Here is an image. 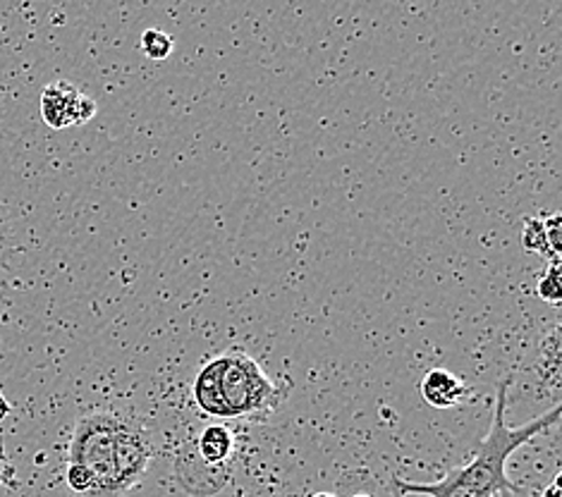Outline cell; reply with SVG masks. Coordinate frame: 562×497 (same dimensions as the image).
<instances>
[{
    "instance_id": "cell-2",
    "label": "cell",
    "mask_w": 562,
    "mask_h": 497,
    "mask_svg": "<svg viewBox=\"0 0 562 497\" xmlns=\"http://www.w3.org/2000/svg\"><path fill=\"white\" fill-rule=\"evenodd\" d=\"M216 364L223 421H269L285 405L290 383L271 381L257 364V359H251L245 349H227L216 357Z\"/></svg>"
},
{
    "instance_id": "cell-4",
    "label": "cell",
    "mask_w": 562,
    "mask_h": 497,
    "mask_svg": "<svg viewBox=\"0 0 562 497\" xmlns=\"http://www.w3.org/2000/svg\"><path fill=\"white\" fill-rule=\"evenodd\" d=\"M97 115V101L68 82H53L42 91V117L50 129L85 125Z\"/></svg>"
},
{
    "instance_id": "cell-5",
    "label": "cell",
    "mask_w": 562,
    "mask_h": 497,
    "mask_svg": "<svg viewBox=\"0 0 562 497\" xmlns=\"http://www.w3.org/2000/svg\"><path fill=\"white\" fill-rule=\"evenodd\" d=\"M194 450L199 460H202V464L213 468V472L231 474V464L235 454V436L231 428L223 423H213L204 428V433L194 442Z\"/></svg>"
},
{
    "instance_id": "cell-1",
    "label": "cell",
    "mask_w": 562,
    "mask_h": 497,
    "mask_svg": "<svg viewBox=\"0 0 562 497\" xmlns=\"http://www.w3.org/2000/svg\"><path fill=\"white\" fill-rule=\"evenodd\" d=\"M513 375L498 383V395H495V409L488 436L481 440L474 456L462 466H454L434 483H417L407 478H393V488L400 497L424 495V497H498V495H517L519 488L507 476V462L513 452L527 445L531 438L553 428L560 419V405L531 419L529 423L510 428L505 421L507 416V389H510Z\"/></svg>"
},
{
    "instance_id": "cell-14",
    "label": "cell",
    "mask_w": 562,
    "mask_h": 497,
    "mask_svg": "<svg viewBox=\"0 0 562 497\" xmlns=\"http://www.w3.org/2000/svg\"><path fill=\"white\" fill-rule=\"evenodd\" d=\"M541 497H560V481H553L551 486H548V490H546Z\"/></svg>"
},
{
    "instance_id": "cell-13",
    "label": "cell",
    "mask_w": 562,
    "mask_h": 497,
    "mask_svg": "<svg viewBox=\"0 0 562 497\" xmlns=\"http://www.w3.org/2000/svg\"><path fill=\"white\" fill-rule=\"evenodd\" d=\"M8 247V221H5V213L0 208V253L5 251Z\"/></svg>"
},
{
    "instance_id": "cell-11",
    "label": "cell",
    "mask_w": 562,
    "mask_h": 497,
    "mask_svg": "<svg viewBox=\"0 0 562 497\" xmlns=\"http://www.w3.org/2000/svg\"><path fill=\"white\" fill-rule=\"evenodd\" d=\"M543 225H546V235H548V241H551V249L560 257V216L558 213H553V216H541Z\"/></svg>"
},
{
    "instance_id": "cell-12",
    "label": "cell",
    "mask_w": 562,
    "mask_h": 497,
    "mask_svg": "<svg viewBox=\"0 0 562 497\" xmlns=\"http://www.w3.org/2000/svg\"><path fill=\"white\" fill-rule=\"evenodd\" d=\"M12 478H15V468H12L3 456H0V486H5V483H10L12 486Z\"/></svg>"
},
{
    "instance_id": "cell-16",
    "label": "cell",
    "mask_w": 562,
    "mask_h": 497,
    "mask_svg": "<svg viewBox=\"0 0 562 497\" xmlns=\"http://www.w3.org/2000/svg\"><path fill=\"white\" fill-rule=\"evenodd\" d=\"M310 497H338V495H333V493H314Z\"/></svg>"
},
{
    "instance_id": "cell-17",
    "label": "cell",
    "mask_w": 562,
    "mask_h": 497,
    "mask_svg": "<svg viewBox=\"0 0 562 497\" xmlns=\"http://www.w3.org/2000/svg\"><path fill=\"white\" fill-rule=\"evenodd\" d=\"M352 497H373V495H367V493H357V495H352Z\"/></svg>"
},
{
    "instance_id": "cell-6",
    "label": "cell",
    "mask_w": 562,
    "mask_h": 497,
    "mask_svg": "<svg viewBox=\"0 0 562 497\" xmlns=\"http://www.w3.org/2000/svg\"><path fill=\"white\" fill-rule=\"evenodd\" d=\"M467 383L446 369H431L422 381V397L434 409H452L464 402Z\"/></svg>"
},
{
    "instance_id": "cell-3",
    "label": "cell",
    "mask_w": 562,
    "mask_h": 497,
    "mask_svg": "<svg viewBox=\"0 0 562 497\" xmlns=\"http://www.w3.org/2000/svg\"><path fill=\"white\" fill-rule=\"evenodd\" d=\"M123 414L91 411L79 416L72 431L68 464H77L91 476V493L87 497H125L117 478V428Z\"/></svg>"
},
{
    "instance_id": "cell-8",
    "label": "cell",
    "mask_w": 562,
    "mask_h": 497,
    "mask_svg": "<svg viewBox=\"0 0 562 497\" xmlns=\"http://www.w3.org/2000/svg\"><path fill=\"white\" fill-rule=\"evenodd\" d=\"M172 48H176V44H172V36L166 34V32L146 30L142 34V50H144V56L149 58V60L158 63V60L170 58Z\"/></svg>"
},
{
    "instance_id": "cell-15",
    "label": "cell",
    "mask_w": 562,
    "mask_h": 497,
    "mask_svg": "<svg viewBox=\"0 0 562 497\" xmlns=\"http://www.w3.org/2000/svg\"><path fill=\"white\" fill-rule=\"evenodd\" d=\"M8 414H10V405L3 399V395H0V421H3Z\"/></svg>"
},
{
    "instance_id": "cell-10",
    "label": "cell",
    "mask_w": 562,
    "mask_h": 497,
    "mask_svg": "<svg viewBox=\"0 0 562 497\" xmlns=\"http://www.w3.org/2000/svg\"><path fill=\"white\" fill-rule=\"evenodd\" d=\"M537 297L560 306L562 300V290H560V263H548V271L541 275L539 285H537Z\"/></svg>"
},
{
    "instance_id": "cell-7",
    "label": "cell",
    "mask_w": 562,
    "mask_h": 497,
    "mask_svg": "<svg viewBox=\"0 0 562 497\" xmlns=\"http://www.w3.org/2000/svg\"><path fill=\"white\" fill-rule=\"evenodd\" d=\"M521 247L531 253H539L548 263H560V257L551 249V241L546 235V225L541 218H527L525 233H521Z\"/></svg>"
},
{
    "instance_id": "cell-9",
    "label": "cell",
    "mask_w": 562,
    "mask_h": 497,
    "mask_svg": "<svg viewBox=\"0 0 562 497\" xmlns=\"http://www.w3.org/2000/svg\"><path fill=\"white\" fill-rule=\"evenodd\" d=\"M543 381H551V385H558L560 381V328H553L551 335L543 340Z\"/></svg>"
}]
</instances>
